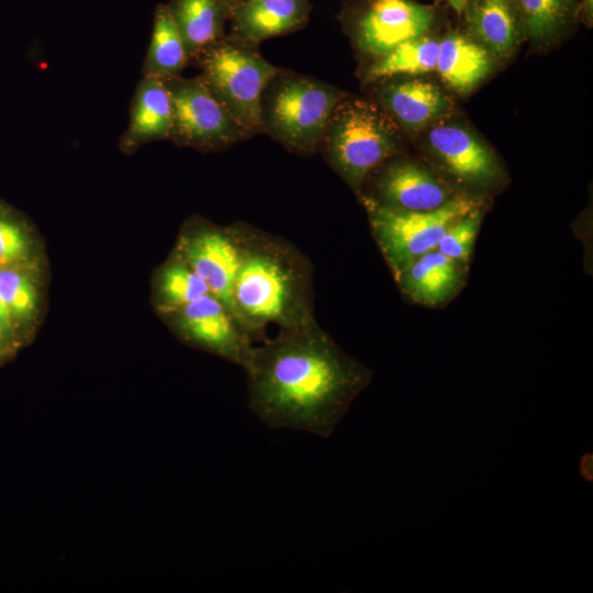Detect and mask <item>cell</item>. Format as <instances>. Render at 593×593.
Segmentation results:
<instances>
[{"mask_svg": "<svg viewBox=\"0 0 593 593\" xmlns=\"http://www.w3.org/2000/svg\"><path fill=\"white\" fill-rule=\"evenodd\" d=\"M324 137L331 166L358 193L368 175L399 147L395 124L363 100L340 101Z\"/></svg>", "mask_w": 593, "mask_h": 593, "instance_id": "cell-3", "label": "cell"}, {"mask_svg": "<svg viewBox=\"0 0 593 593\" xmlns=\"http://www.w3.org/2000/svg\"><path fill=\"white\" fill-rule=\"evenodd\" d=\"M233 228L239 254L234 315L253 342L269 325L289 329L315 322L313 268L306 256L254 226L237 223Z\"/></svg>", "mask_w": 593, "mask_h": 593, "instance_id": "cell-2", "label": "cell"}, {"mask_svg": "<svg viewBox=\"0 0 593 593\" xmlns=\"http://www.w3.org/2000/svg\"><path fill=\"white\" fill-rule=\"evenodd\" d=\"M343 96L335 87L314 79L284 78L262 101L264 128L288 148L312 153Z\"/></svg>", "mask_w": 593, "mask_h": 593, "instance_id": "cell-6", "label": "cell"}, {"mask_svg": "<svg viewBox=\"0 0 593 593\" xmlns=\"http://www.w3.org/2000/svg\"><path fill=\"white\" fill-rule=\"evenodd\" d=\"M583 10L588 19L592 18L593 0H582Z\"/></svg>", "mask_w": 593, "mask_h": 593, "instance_id": "cell-30", "label": "cell"}, {"mask_svg": "<svg viewBox=\"0 0 593 593\" xmlns=\"http://www.w3.org/2000/svg\"><path fill=\"white\" fill-rule=\"evenodd\" d=\"M0 345H1V333H0Z\"/></svg>", "mask_w": 593, "mask_h": 593, "instance_id": "cell-32", "label": "cell"}, {"mask_svg": "<svg viewBox=\"0 0 593 593\" xmlns=\"http://www.w3.org/2000/svg\"><path fill=\"white\" fill-rule=\"evenodd\" d=\"M434 22L430 7L407 0H378L359 18L356 41L361 51L382 56L423 37Z\"/></svg>", "mask_w": 593, "mask_h": 593, "instance_id": "cell-10", "label": "cell"}, {"mask_svg": "<svg viewBox=\"0 0 593 593\" xmlns=\"http://www.w3.org/2000/svg\"><path fill=\"white\" fill-rule=\"evenodd\" d=\"M177 251L234 315L233 289L239 254L233 225H197L181 235Z\"/></svg>", "mask_w": 593, "mask_h": 593, "instance_id": "cell-9", "label": "cell"}, {"mask_svg": "<svg viewBox=\"0 0 593 593\" xmlns=\"http://www.w3.org/2000/svg\"><path fill=\"white\" fill-rule=\"evenodd\" d=\"M10 311L0 298V324L7 326L10 322Z\"/></svg>", "mask_w": 593, "mask_h": 593, "instance_id": "cell-28", "label": "cell"}, {"mask_svg": "<svg viewBox=\"0 0 593 593\" xmlns=\"http://www.w3.org/2000/svg\"><path fill=\"white\" fill-rule=\"evenodd\" d=\"M522 30L534 41H546L572 20L575 0H513Z\"/></svg>", "mask_w": 593, "mask_h": 593, "instance_id": "cell-23", "label": "cell"}, {"mask_svg": "<svg viewBox=\"0 0 593 593\" xmlns=\"http://www.w3.org/2000/svg\"><path fill=\"white\" fill-rule=\"evenodd\" d=\"M188 59L186 43L168 5L158 4L154 13L143 75L160 78L178 77Z\"/></svg>", "mask_w": 593, "mask_h": 593, "instance_id": "cell-20", "label": "cell"}, {"mask_svg": "<svg viewBox=\"0 0 593 593\" xmlns=\"http://www.w3.org/2000/svg\"><path fill=\"white\" fill-rule=\"evenodd\" d=\"M171 128L172 102L165 80L143 76L135 89L121 146L130 150L150 141L169 138Z\"/></svg>", "mask_w": 593, "mask_h": 593, "instance_id": "cell-14", "label": "cell"}, {"mask_svg": "<svg viewBox=\"0 0 593 593\" xmlns=\"http://www.w3.org/2000/svg\"><path fill=\"white\" fill-rule=\"evenodd\" d=\"M239 2H248V1H255V0H238Z\"/></svg>", "mask_w": 593, "mask_h": 593, "instance_id": "cell-31", "label": "cell"}, {"mask_svg": "<svg viewBox=\"0 0 593 593\" xmlns=\"http://www.w3.org/2000/svg\"><path fill=\"white\" fill-rule=\"evenodd\" d=\"M250 411L272 428L329 437L370 371L346 355L315 322L279 329L254 346L243 368Z\"/></svg>", "mask_w": 593, "mask_h": 593, "instance_id": "cell-1", "label": "cell"}, {"mask_svg": "<svg viewBox=\"0 0 593 593\" xmlns=\"http://www.w3.org/2000/svg\"><path fill=\"white\" fill-rule=\"evenodd\" d=\"M461 280L457 262L435 248L415 259L396 281L415 302L438 305L458 291Z\"/></svg>", "mask_w": 593, "mask_h": 593, "instance_id": "cell-15", "label": "cell"}, {"mask_svg": "<svg viewBox=\"0 0 593 593\" xmlns=\"http://www.w3.org/2000/svg\"><path fill=\"white\" fill-rule=\"evenodd\" d=\"M377 202L401 210L432 211L454 198L449 188L426 168L412 161L390 164L379 176Z\"/></svg>", "mask_w": 593, "mask_h": 593, "instance_id": "cell-12", "label": "cell"}, {"mask_svg": "<svg viewBox=\"0 0 593 593\" xmlns=\"http://www.w3.org/2000/svg\"><path fill=\"white\" fill-rule=\"evenodd\" d=\"M462 12L472 36L489 52H513L522 30L513 0H469Z\"/></svg>", "mask_w": 593, "mask_h": 593, "instance_id": "cell-19", "label": "cell"}, {"mask_svg": "<svg viewBox=\"0 0 593 593\" xmlns=\"http://www.w3.org/2000/svg\"><path fill=\"white\" fill-rule=\"evenodd\" d=\"M592 466H593V455L591 452L583 455L580 460L579 471H580V474L588 482L593 481V467Z\"/></svg>", "mask_w": 593, "mask_h": 593, "instance_id": "cell-27", "label": "cell"}, {"mask_svg": "<svg viewBox=\"0 0 593 593\" xmlns=\"http://www.w3.org/2000/svg\"><path fill=\"white\" fill-rule=\"evenodd\" d=\"M311 10L310 0H255L237 2L231 15L238 40L256 43L302 26Z\"/></svg>", "mask_w": 593, "mask_h": 593, "instance_id": "cell-13", "label": "cell"}, {"mask_svg": "<svg viewBox=\"0 0 593 593\" xmlns=\"http://www.w3.org/2000/svg\"><path fill=\"white\" fill-rule=\"evenodd\" d=\"M490 52L478 41L451 33L439 41L436 70L458 92H468L492 70Z\"/></svg>", "mask_w": 593, "mask_h": 593, "instance_id": "cell-18", "label": "cell"}, {"mask_svg": "<svg viewBox=\"0 0 593 593\" xmlns=\"http://www.w3.org/2000/svg\"><path fill=\"white\" fill-rule=\"evenodd\" d=\"M380 99L406 130L423 128L449 109L448 97L433 82L412 79L385 86Z\"/></svg>", "mask_w": 593, "mask_h": 593, "instance_id": "cell-16", "label": "cell"}, {"mask_svg": "<svg viewBox=\"0 0 593 593\" xmlns=\"http://www.w3.org/2000/svg\"><path fill=\"white\" fill-rule=\"evenodd\" d=\"M0 298L11 314L29 316L36 305L34 286L24 275L7 269L0 271Z\"/></svg>", "mask_w": 593, "mask_h": 593, "instance_id": "cell-25", "label": "cell"}, {"mask_svg": "<svg viewBox=\"0 0 593 593\" xmlns=\"http://www.w3.org/2000/svg\"><path fill=\"white\" fill-rule=\"evenodd\" d=\"M210 293L206 283L176 251L175 257L159 271L157 296L167 314Z\"/></svg>", "mask_w": 593, "mask_h": 593, "instance_id": "cell-22", "label": "cell"}, {"mask_svg": "<svg viewBox=\"0 0 593 593\" xmlns=\"http://www.w3.org/2000/svg\"><path fill=\"white\" fill-rule=\"evenodd\" d=\"M448 3L457 11L462 12L469 0H447Z\"/></svg>", "mask_w": 593, "mask_h": 593, "instance_id": "cell-29", "label": "cell"}, {"mask_svg": "<svg viewBox=\"0 0 593 593\" xmlns=\"http://www.w3.org/2000/svg\"><path fill=\"white\" fill-rule=\"evenodd\" d=\"M439 41L423 36L380 56L367 71L368 80L396 75H422L436 69Z\"/></svg>", "mask_w": 593, "mask_h": 593, "instance_id": "cell-21", "label": "cell"}, {"mask_svg": "<svg viewBox=\"0 0 593 593\" xmlns=\"http://www.w3.org/2000/svg\"><path fill=\"white\" fill-rule=\"evenodd\" d=\"M251 44L236 37L220 38L201 53L202 78L249 134L265 131L262 96L279 72Z\"/></svg>", "mask_w": 593, "mask_h": 593, "instance_id": "cell-4", "label": "cell"}, {"mask_svg": "<svg viewBox=\"0 0 593 593\" xmlns=\"http://www.w3.org/2000/svg\"><path fill=\"white\" fill-rule=\"evenodd\" d=\"M427 139L435 155L458 180L486 186L497 179L500 169L492 152L468 130L438 124L429 130Z\"/></svg>", "mask_w": 593, "mask_h": 593, "instance_id": "cell-11", "label": "cell"}, {"mask_svg": "<svg viewBox=\"0 0 593 593\" xmlns=\"http://www.w3.org/2000/svg\"><path fill=\"white\" fill-rule=\"evenodd\" d=\"M373 237L395 280L419 256L435 249L444 233L478 206L468 197H454L432 211H409L365 197Z\"/></svg>", "mask_w": 593, "mask_h": 593, "instance_id": "cell-5", "label": "cell"}, {"mask_svg": "<svg viewBox=\"0 0 593 593\" xmlns=\"http://www.w3.org/2000/svg\"><path fill=\"white\" fill-rule=\"evenodd\" d=\"M26 253V240L22 231L13 223L0 220V265L20 259Z\"/></svg>", "mask_w": 593, "mask_h": 593, "instance_id": "cell-26", "label": "cell"}, {"mask_svg": "<svg viewBox=\"0 0 593 593\" xmlns=\"http://www.w3.org/2000/svg\"><path fill=\"white\" fill-rule=\"evenodd\" d=\"M238 0H170L169 11L190 57L219 41Z\"/></svg>", "mask_w": 593, "mask_h": 593, "instance_id": "cell-17", "label": "cell"}, {"mask_svg": "<svg viewBox=\"0 0 593 593\" xmlns=\"http://www.w3.org/2000/svg\"><path fill=\"white\" fill-rule=\"evenodd\" d=\"M481 219V211L477 206L448 227L436 249L456 262L467 264L472 253Z\"/></svg>", "mask_w": 593, "mask_h": 593, "instance_id": "cell-24", "label": "cell"}, {"mask_svg": "<svg viewBox=\"0 0 593 593\" xmlns=\"http://www.w3.org/2000/svg\"><path fill=\"white\" fill-rule=\"evenodd\" d=\"M177 333L188 343L244 368L254 348L253 339L228 307L208 293L172 312Z\"/></svg>", "mask_w": 593, "mask_h": 593, "instance_id": "cell-8", "label": "cell"}, {"mask_svg": "<svg viewBox=\"0 0 593 593\" xmlns=\"http://www.w3.org/2000/svg\"><path fill=\"white\" fill-rule=\"evenodd\" d=\"M172 102L170 137L197 149H217L250 134L244 130L211 91L202 76L163 78Z\"/></svg>", "mask_w": 593, "mask_h": 593, "instance_id": "cell-7", "label": "cell"}]
</instances>
